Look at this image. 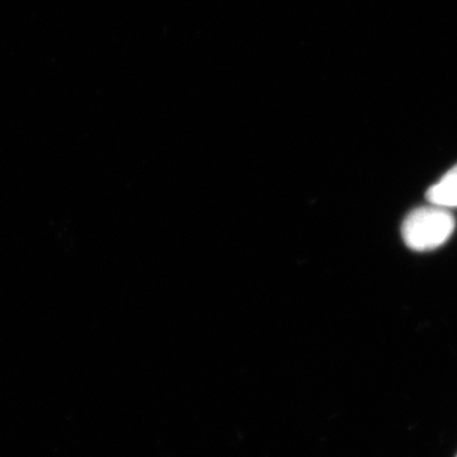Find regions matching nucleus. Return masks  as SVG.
<instances>
[{
  "mask_svg": "<svg viewBox=\"0 0 457 457\" xmlns=\"http://www.w3.org/2000/svg\"><path fill=\"white\" fill-rule=\"evenodd\" d=\"M427 200L435 206L451 210L457 207V164L432 187H429L426 195Z\"/></svg>",
  "mask_w": 457,
  "mask_h": 457,
  "instance_id": "nucleus-2",
  "label": "nucleus"
},
{
  "mask_svg": "<svg viewBox=\"0 0 457 457\" xmlns=\"http://www.w3.org/2000/svg\"><path fill=\"white\" fill-rule=\"evenodd\" d=\"M455 227L456 220L450 210L431 204L409 213L403 222L402 236L409 248L428 252L444 245Z\"/></svg>",
  "mask_w": 457,
  "mask_h": 457,
  "instance_id": "nucleus-1",
  "label": "nucleus"
}]
</instances>
